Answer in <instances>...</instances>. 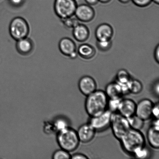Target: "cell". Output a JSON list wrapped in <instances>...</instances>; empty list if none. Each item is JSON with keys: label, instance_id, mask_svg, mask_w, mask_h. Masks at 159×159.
I'll use <instances>...</instances> for the list:
<instances>
[{"label": "cell", "instance_id": "6da1fadb", "mask_svg": "<svg viewBox=\"0 0 159 159\" xmlns=\"http://www.w3.org/2000/svg\"><path fill=\"white\" fill-rule=\"evenodd\" d=\"M86 97L85 108L90 117L98 116L107 110L108 98L103 90H96Z\"/></svg>", "mask_w": 159, "mask_h": 159}, {"label": "cell", "instance_id": "7a4b0ae2", "mask_svg": "<svg viewBox=\"0 0 159 159\" xmlns=\"http://www.w3.org/2000/svg\"><path fill=\"white\" fill-rule=\"evenodd\" d=\"M119 141L123 150L126 153L132 155L146 146L145 138L141 131L131 129Z\"/></svg>", "mask_w": 159, "mask_h": 159}, {"label": "cell", "instance_id": "3957f363", "mask_svg": "<svg viewBox=\"0 0 159 159\" xmlns=\"http://www.w3.org/2000/svg\"><path fill=\"white\" fill-rule=\"evenodd\" d=\"M57 141L60 148L69 152L76 150L80 143L77 131L70 127L57 132Z\"/></svg>", "mask_w": 159, "mask_h": 159}, {"label": "cell", "instance_id": "277c9868", "mask_svg": "<svg viewBox=\"0 0 159 159\" xmlns=\"http://www.w3.org/2000/svg\"><path fill=\"white\" fill-rule=\"evenodd\" d=\"M9 32L11 36L16 41L28 37L30 28L29 23L25 19L17 16L11 21L9 25Z\"/></svg>", "mask_w": 159, "mask_h": 159}, {"label": "cell", "instance_id": "5b68a950", "mask_svg": "<svg viewBox=\"0 0 159 159\" xmlns=\"http://www.w3.org/2000/svg\"><path fill=\"white\" fill-rule=\"evenodd\" d=\"M110 126L114 136L119 141L130 129L127 118L116 112L112 114Z\"/></svg>", "mask_w": 159, "mask_h": 159}, {"label": "cell", "instance_id": "8992f818", "mask_svg": "<svg viewBox=\"0 0 159 159\" xmlns=\"http://www.w3.org/2000/svg\"><path fill=\"white\" fill-rule=\"evenodd\" d=\"M77 5L75 0H55L54 12L60 19L74 16Z\"/></svg>", "mask_w": 159, "mask_h": 159}, {"label": "cell", "instance_id": "52a82bcc", "mask_svg": "<svg viewBox=\"0 0 159 159\" xmlns=\"http://www.w3.org/2000/svg\"><path fill=\"white\" fill-rule=\"evenodd\" d=\"M113 113L107 110L100 115L90 117L89 123L96 132L102 131L110 126Z\"/></svg>", "mask_w": 159, "mask_h": 159}, {"label": "cell", "instance_id": "ba28073f", "mask_svg": "<svg viewBox=\"0 0 159 159\" xmlns=\"http://www.w3.org/2000/svg\"><path fill=\"white\" fill-rule=\"evenodd\" d=\"M154 104L150 99H144L136 104L135 115L145 121L152 116V110Z\"/></svg>", "mask_w": 159, "mask_h": 159}, {"label": "cell", "instance_id": "9c48e42d", "mask_svg": "<svg viewBox=\"0 0 159 159\" xmlns=\"http://www.w3.org/2000/svg\"><path fill=\"white\" fill-rule=\"evenodd\" d=\"M58 47L61 52L63 55L71 59L77 57V46L74 40L68 37H64L59 41Z\"/></svg>", "mask_w": 159, "mask_h": 159}, {"label": "cell", "instance_id": "30bf717a", "mask_svg": "<svg viewBox=\"0 0 159 159\" xmlns=\"http://www.w3.org/2000/svg\"><path fill=\"white\" fill-rule=\"evenodd\" d=\"M74 15L79 21L89 22L94 18L95 12L89 5L81 4L77 6Z\"/></svg>", "mask_w": 159, "mask_h": 159}, {"label": "cell", "instance_id": "8fae6325", "mask_svg": "<svg viewBox=\"0 0 159 159\" xmlns=\"http://www.w3.org/2000/svg\"><path fill=\"white\" fill-rule=\"evenodd\" d=\"M97 84L93 77L84 76L79 80L78 87L80 91L86 96L91 94L97 90Z\"/></svg>", "mask_w": 159, "mask_h": 159}, {"label": "cell", "instance_id": "7c38bea8", "mask_svg": "<svg viewBox=\"0 0 159 159\" xmlns=\"http://www.w3.org/2000/svg\"><path fill=\"white\" fill-rule=\"evenodd\" d=\"M96 132L89 123L81 125L77 131L80 141L83 143L91 142L94 138Z\"/></svg>", "mask_w": 159, "mask_h": 159}, {"label": "cell", "instance_id": "4fadbf2b", "mask_svg": "<svg viewBox=\"0 0 159 159\" xmlns=\"http://www.w3.org/2000/svg\"><path fill=\"white\" fill-rule=\"evenodd\" d=\"M136 104L133 100L122 99L118 107V113L126 118H129L135 115Z\"/></svg>", "mask_w": 159, "mask_h": 159}, {"label": "cell", "instance_id": "5bb4252c", "mask_svg": "<svg viewBox=\"0 0 159 159\" xmlns=\"http://www.w3.org/2000/svg\"><path fill=\"white\" fill-rule=\"evenodd\" d=\"M114 34L113 28L107 23H102L97 26L95 30L97 40H111Z\"/></svg>", "mask_w": 159, "mask_h": 159}, {"label": "cell", "instance_id": "9a60e30c", "mask_svg": "<svg viewBox=\"0 0 159 159\" xmlns=\"http://www.w3.org/2000/svg\"><path fill=\"white\" fill-rule=\"evenodd\" d=\"M16 48L19 53L26 56L32 53L34 51V44L32 40L27 37L17 40Z\"/></svg>", "mask_w": 159, "mask_h": 159}, {"label": "cell", "instance_id": "2e32d148", "mask_svg": "<svg viewBox=\"0 0 159 159\" xmlns=\"http://www.w3.org/2000/svg\"><path fill=\"white\" fill-rule=\"evenodd\" d=\"M72 34L75 39L80 43H83L88 40L90 31L85 25L79 23L73 28Z\"/></svg>", "mask_w": 159, "mask_h": 159}, {"label": "cell", "instance_id": "e0dca14e", "mask_svg": "<svg viewBox=\"0 0 159 159\" xmlns=\"http://www.w3.org/2000/svg\"><path fill=\"white\" fill-rule=\"evenodd\" d=\"M104 92L108 99L122 98L124 96L120 85L116 81L107 84Z\"/></svg>", "mask_w": 159, "mask_h": 159}, {"label": "cell", "instance_id": "ac0fdd59", "mask_svg": "<svg viewBox=\"0 0 159 159\" xmlns=\"http://www.w3.org/2000/svg\"><path fill=\"white\" fill-rule=\"evenodd\" d=\"M147 139L150 146L155 149L159 148V127L151 125L147 132Z\"/></svg>", "mask_w": 159, "mask_h": 159}, {"label": "cell", "instance_id": "d6986e66", "mask_svg": "<svg viewBox=\"0 0 159 159\" xmlns=\"http://www.w3.org/2000/svg\"><path fill=\"white\" fill-rule=\"evenodd\" d=\"M78 54L85 60H90L94 57L96 51L93 46L87 43H83L79 47L77 50Z\"/></svg>", "mask_w": 159, "mask_h": 159}, {"label": "cell", "instance_id": "ffe728a7", "mask_svg": "<svg viewBox=\"0 0 159 159\" xmlns=\"http://www.w3.org/2000/svg\"><path fill=\"white\" fill-rule=\"evenodd\" d=\"M52 122L57 133L70 127L69 121L64 116H57Z\"/></svg>", "mask_w": 159, "mask_h": 159}, {"label": "cell", "instance_id": "44dd1931", "mask_svg": "<svg viewBox=\"0 0 159 159\" xmlns=\"http://www.w3.org/2000/svg\"><path fill=\"white\" fill-rule=\"evenodd\" d=\"M129 93L134 94H138L143 90V87L141 81L136 79H131L127 84Z\"/></svg>", "mask_w": 159, "mask_h": 159}, {"label": "cell", "instance_id": "7402d4cb", "mask_svg": "<svg viewBox=\"0 0 159 159\" xmlns=\"http://www.w3.org/2000/svg\"><path fill=\"white\" fill-rule=\"evenodd\" d=\"M130 129L134 130H140L143 129L144 125V121L134 115L127 118Z\"/></svg>", "mask_w": 159, "mask_h": 159}, {"label": "cell", "instance_id": "603a6c76", "mask_svg": "<svg viewBox=\"0 0 159 159\" xmlns=\"http://www.w3.org/2000/svg\"><path fill=\"white\" fill-rule=\"evenodd\" d=\"M131 79L130 74L125 70H120L117 73L116 81L118 84H127Z\"/></svg>", "mask_w": 159, "mask_h": 159}, {"label": "cell", "instance_id": "cb8c5ba5", "mask_svg": "<svg viewBox=\"0 0 159 159\" xmlns=\"http://www.w3.org/2000/svg\"><path fill=\"white\" fill-rule=\"evenodd\" d=\"M122 98L108 99L107 102V110L112 113H116L118 111V107Z\"/></svg>", "mask_w": 159, "mask_h": 159}, {"label": "cell", "instance_id": "d4e9b609", "mask_svg": "<svg viewBox=\"0 0 159 159\" xmlns=\"http://www.w3.org/2000/svg\"><path fill=\"white\" fill-rule=\"evenodd\" d=\"M150 154V150L145 146L136 151L132 156L136 158L145 159L149 158Z\"/></svg>", "mask_w": 159, "mask_h": 159}, {"label": "cell", "instance_id": "484cf974", "mask_svg": "<svg viewBox=\"0 0 159 159\" xmlns=\"http://www.w3.org/2000/svg\"><path fill=\"white\" fill-rule=\"evenodd\" d=\"M71 155L70 152L61 148L54 152L52 155L53 159H70Z\"/></svg>", "mask_w": 159, "mask_h": 159}, {"label": "cell", "instance_id": "4316f807", "mask_svg": "<svg viewBox=\"0 0 159 159\" xmlns=\"http://www.w3.org/2000/svg\"><path fill=\"white\" fill-rule=\"evenodd\" d=\"M112 42L110 40H97L96 46L100 51L102 52H107L111 48Z\"/></svg>", "mask_w": 159, "mask_h": 159}, {"label": "cell", "instance_id": "83f0119b", "mask_svg": "<svg viewBox=\"0 0 159 159\" xmlns=\"http://www.w3.org/2000/svg\"><path fill=\"white\" fill-rule=\"evenodd\" d=\"M43 131L47 135H51L57 133L52 121H45L43 125Z\"/></svg>", "mask_w": 159, "mask_h": 159}, {"label": "cell", "instance_id": "f1b7e54d", "mask_svg": "<svg viewBox=\"0 0 159 159\" xmlns=\"http://www.w3.org/2000/svg\"><path fill=\"white\" fill-rule=\"evenodd\" d=\"M63 25L69 29L72 28L73 29L74 27L79 24V20L77 18H73V16L69 17V18L65 19L62 20Z\"/></svg>", "mask_w": 159, "mask_h": 159}, {"label": "cell", "instance_id": "f546056e", "mask_svg": "<svg viewBox=\"0 0 159 159\" xmlns=\"http://www.w3.org/2000/svg\"><path fill=\"white\" fill-rule=\"evenodd\" d=\"M134 4L138 7H147L151 4L152 0H131Z\"/></svg>", "mask_w": 159, "mask_h": 159}, {"label": "cell", "instance_id": "4dcf8cb0", "mask_svg": "<svg viewBox=\"0 0 159 159\" xmlns=\"http://www.w3.org/2000/svg\"><path fill=\"white\" fill-rule=\"evenodd\" d=\"M9 4L12 7H19L23 5L25 0H9Z\"/></svg>", "mask_w": 159, "mask_h": 159}, {"label": "cell", "instance_id": "1f68e13d", "mask_svg": "<svg viewBox=\"0 0 159 159\" xmlns=\"http://www.w3.org/2000/svg\"><path fill=\"white\" fill-rule=\"evenodd\" d=\"M159 106L158 103L154 104L152 110V116L156 119H159Z\"/></svg>", "mask_w": 159, "mask_h": 159}, {"label": "cell", "instance_id": "d6a6232c", "mask_svg": "<svg viewBox=\"0 0 159 159\" xmlns=\"http://www.w3.org/2000/svg\"><path fill=\"white\" fill-rule=\"evenodd\" d=\"M89 158L86 155L80 153L73 154L72 155H71V159H87Z\"/></svg>", "mask_w": 159, "mask_h": 159}, {"label": "cell", "instance_id": "836d02e7", "mask_svg": "<svg viewBox=\"0 0 159 159\" xmlns=\"http://www.w3.org/2000/svg\"><path fill=\"white\" fill-rule=\"evenodd\" d=\"M154 58L157 63H159V45L158 44L155 48L154 51Z\"/></svg>", "mask_w": 159, "mask_h": 159}, {"label": "cell", "instance_id": "e575fe53", "mask_svg": "<svg viewBox=\"0 0 159 159\" xmlns=\"http://www.w3.org/2000/svg\"><path fill=\"white\" fill-rule=\"evenodd\" d=\"M159 84L158 81L156 82L155 84H154L153 86V92L157 96H159Z\"/></svg>", "mask_w": 159, "mask_h": 159}, {"label": "cell", "instance_id": "d590c367", "mask_svg": "<svg viewBox=\"0 0 159 159\" xmlns=\"http://www.w3.org/2000/svg\"><path fill=\"white\" fill-rule=\"evenodd\" d=\"M87 4L90 6H94L98 4L99 2V0H85Z\"/></svg>", "mask_w": 159, "mask_h": 159}, {"label": "cell", "instance_id": "8d00e7d4", "mask_svg": "<svg viewBox=\"0 0 159 159\" xmlns=\"http://www.w3.org/2000/svg\"><path fill=\"white\" fill-rule=\"evenodd\" d=\"M118 1L120 2L121 3H122V4H125L129 3L131 0H118Z\"/></svg>", "mask_w": 159, "mask_h": 159}, {"label": "cell", "instance_id": "74e56055", "mask_svg": "<svg viewBox=\"0 0 159 159\" xmlns=\"http://www.w3.org/2000/svg\"><path fill=\"white\" fill-rule=\"evenodd\" d=\"M111 0H99V2L103 4H107V3L110 2Z\"/></svg>", "mask_w": 159, "mask_h": 159}, {"label": "cell", "instance_id": "f35d334b", "mask_svg": "<svg viewBox=\"0 0 159 159\" xmlns=\"http://www.w3.org/2000/svg\"><path fill=\"white\" fill-rule=\"evenodd\" d=\"M152 1L153 2L156 4H159V0H152Z\"/></svg>", "mask_w": 159, "mask_h": 159}]
</instances>
